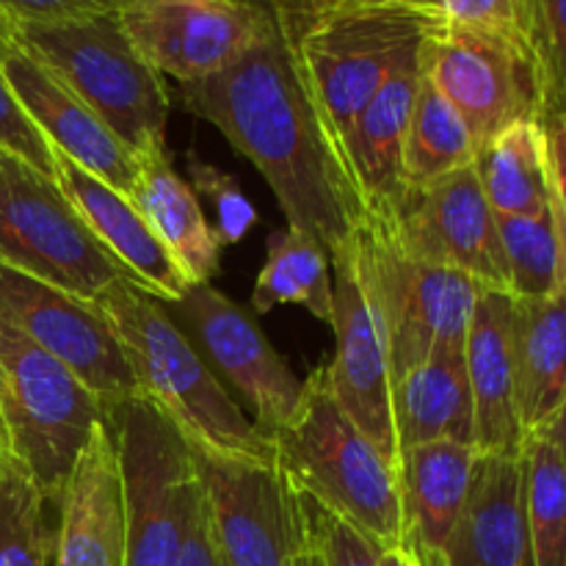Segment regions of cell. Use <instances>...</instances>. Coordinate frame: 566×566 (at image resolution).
Returning <instances> with one entry per match:
<instances>
[{
    "label": "cell",
    "mask_w": 566,
    "mask_h": 566,
    "mask_svg": "<svg viewBox=\"0 0 566 566\" xmlns=\"http://www.w3.org/2000/svg\"><path fill=\"white\" fill-rule=\"evenodd\" d=\"M475 412V448L481 453H517L525 446L514 359V296L484 287L464 340Z\"/></svg>",
    "instance_id": "obj_21"
},
{
    "label": "cell",
    "mask_w": 566,
    "mask_h": 566,
    "mask_svg": "<svg viewBox=\"0 0 566 566\" xmlns=\"http://www.w3.org/2000/svg\"><path fill=\"white\" fill-rule=\"evenodd\" d=\"M357 260L385 332L392 381L437 348H464L484 291L473 276L409 254L376 213H368L357 232Z\"/></svg>",
    "instance_id": "obj_7"
},
{
    "label": "cell",
    "mask_w": 566,
    "mask_h": 566,
    "mask_svg": "<svg viewBox=\"0 0 566 566\" xmlns=\"http://www.w3.org/2000/svg\"><path fill=\"white\" fill-rule=\"evenodd\" d=\"M531 36L545 70L551 105L566 108V0H531Z\"/></svg>",
    "instance_id": "obj_35"
},
{
    "label": "cell",
    "mask_w": 566,
    "mask_h": 566,
    "mask_svg": "<svg viewBox=\"0 0 566 566\" xmlns=\"http://www.w3.org/2000/svg\"><path fill=\"white\" fill-rule=\"evenodd\" d=\"M335 276V357L324 365L326 379L340 407L368 440L398 468V442L392 429V370L385 332L376 315L357 260V238L332 254Z\"/></svg>",
    "instance_id": "obj_16"
},
{
    "label": "cell",
    "mask_w": 566,
    "mask_h": 566,
    "mask_svg": "<svg viewBox=\"0 0 566 566\" xmlns=\"http://www.w3.org/2000/svg\"><path fill=\"white\" fill-rule=\"evenodd\" d=\"M376 216L423 263L462 271L481 287L509 291L497 213L484 197L473 164L431 186L403 188L401 197Z\"/></svg>",
    "instance_id": "obj_15"
},
{
    "label": "cell",
    "mask_w": 566,
    "mask_h": 566,
    "mask_svg": "<svg viewBox=\"0 0 566 566\" xmlns=\"http://www.w3.org/2000/svg\"><path fill=\"white\" fill-rule=\"evenodd\" d=\"M138 213L149 221L191 282H210L221 269V243L193 188L175 171L169 149L138 155V180L130 191Z\"/></svg>",
    "instance_id": "obj_25"
},
{
    "label": "cell",
    "mask_w": 566,
    "mask_h": 566,
    "mask_svg": "<svg viewBox=\"0 0 566 566\" xmlns=\"http://www.w3.org/2000/svg\"><path fill=\"white\" fill-rule=\"evenodd\" d=\"M481 451L464 442H426L401 451L407 545L426 566L440 562L442 547L462 514Z\"/></svg>",
    "instance_id": "obj_22"
},
{
    "label": "cell",
    "mask_w": 566,
    "mask_h": 566,
    "mask_svg": "<svg viewBox=\"0 0 566 566\" xmlns=\"http://www.w3.org/2000/svg\"><path fill=\"white\" fill-rule=\"evenodd\" d=\"M182 103L258 166L291 230L329 258L357 238L368 213L280 25L224 72L186 83Z\"/></svg>",
    "instance_id": "obj_1"
},
{
    "label": "cell",
    "mask_w": 566,
    "mask_h": 566,
    "mask_svg": "<svg viewBox=\"0 0 566 566\" xmlns=\"http://www.w3.org/2000/svg\"><path fill=\"white\" fill-rule=\"evenodd\" d=\"M55 182L92 235L130 271L138 285L166 304L186 296L193 282L125 193L61 153H55Z\"/></svg>",
    "instance_id": "obj_20"
},
{
    "label": "cell",
    "mask_w": 566,
    "mask_h": 566,
    "mask_svg": "<svg viewBox=\"0 0 566 566\" xmlns=\"http://www.w3.org/2000/svg\"><path fill=\"white\" fill-rule=\"evenodd\" d=\"M431 566H442V564H440V562H434V564H431Z\"/></svg>",
    "instance_id": "obj_46"
},
{
    "label": "cell",
    "mask_w": 566,
    "mask_h": 566,
    "mask_svg": "<svg viewBox=\"0 0 566 566\" xmlns=\"http://www.w3.org/2000/svg\"><path fill=\"white\" fill-rule=\"evenodd\" d=\"M0 321L66 365L108 415L142 396L114 326L94 302L0 263Z\"/></svg>",
    "instance_id": "obj_13"
},
{
    "label": "cell",
    "mask_w": 566,
    "mask_h": 566,
    "mask_svg": "<svg viewBox=\"0 0 566 566\" xmlns=\"http://www.w3.org/2000/svg\"><path fill=\"white\" fill-rule=\"evenodd\" d=\"M6 31L77 94L133 155L166 147L169 92L144 61L119 14L70 22H11Z\"/></svg>",
    "instance_id": "obj_4"
},
{
    "label": "cell",
    "mask_w": 566,
    "mask_h": 566,
    "mask_svg": "<svg viewBox=\"0 0 566 566\" xmlns=\"http://www.w3.org/2000/svg\"><path fill=\"white\" fill-rule=\"evenodd\" d=\"M392 429L398 453L426 442L475 446L473 392L464 348H437L392 381Z\"/></svg>",
    "instance_id": "obj_24"
},
{
    "label": "cell",
    "mask_w": 566,
    "mask_h": 566,
    "mask_svg": "<svg viewBox=\"0 0 566 566\" xmlns=\"http://www.w3.org/2000/svg\"><path fill=\"white\" fill-rule=\"evenodd\" d=\"M520 423L534 437L556 418L566 392V285L542 298H514Z\"/></svg>",
    "instance_id": "obj_26"
},
{
    "label": "cell",
    "mask_w": 566,
    "mask_h": 566,
    "mask_svg": "<svg viewBox=\"0 0 566 566\" xmlns=\"http://www.w3.org/2000/svg\"><path fill=\"white\" fill-rule=\"evenodd\" d=\"M547 153V186H551V216L556 224L562 285H566V108L551 105L539 119Z\"/></svg>",
    "instance_id": "obj_37"
},
{
    "label": "cell",
    "mask_w": 566,
    "mask_h": 566,
    "mask_svg": "<svg viewBox=\"0 0 566 566\" xmlns=\"http://www.w3.org/2000/svg\"><path fill=\"white\" fill-rule=\"evenodd\" d=\"M0 66L28 119L39 127L53 153L75 160L94 177L130 197L138 180V158L111 127L66 88L42 61L33 59L0 22Z\"/></svg>",
    "instance_id": "obj_17"
},
{
    "label": "cell",
    "mask_w": 566,
    "mask_h": 566,
    "mask_svg": "<svg viewBox=\"0 0 566 566\" xmlns=\"http://www.w3.org/2000/svg\"><path fill=\"white\" fill-rule=\"evenodd\" d=\"M186 442L227 564L293 566L310 542V520L302 492L280 462Z\"/></svg>",
    "instance_id": "obj_11"
},
{
    "label": "cell",
    "mask_w": 566,
    "mask_h": 566,
    "mask_svg": "<svg viewBox=\"0 0 566 566\" xmlns=\"http://www.w3.org/2000/svg\"><path fill=\"white\" fill-rule=\"evenodd\" d=\"M379 566H426L415 556L409 547H390V551H381Z\"/></svg>",
    "instance_id": "obj_43"
},
{
    "label": "cell",
    "mask_w": 566,
    "mask_h": 566,
    "mask_svg": "<svg viewBox=\"0 0 566 566\" xmlns=\"http://www.w3.org/2000/svg\"><path fill=\"white\" fill-rule=\"evenodd\" d=\"M293 566H324V558H321V553H318V547H315L313 536H310L307 545L298 551V556L293 558Z\"/></svg>",
    "instance_id": "obj_44"
},
{
    "label": "cell",
    "mask_w": 566,
    "mask_h": 566,
    "mask_svg": "<svg viewBox=\"0 0 566 566\" xmlns=\"http://www.w3.org/2000/svg\"><path fill=\"white\" fill-rule=\"evenodd\" d=\"M420 55L396 72L374 94L343 138L348 171L357 186L365 213L387 210L403 193V142L409 114L420 86Z\"/></svg>",
    "instance_id": "obj_23"
},
{
    "label": "cell",
    "mask_w": 566,
    "mask_h": 566,
    "mask_svg": "<svg viewBox=\"0 0 566 566\" xmlns=\"http://www.w3.org/2000/svg\"><path fill=\"white\" fill-rule=\"evenodd\" d=\"M0 263L83 302L130 271L92 235L53 177L0 153Z\"/></svg>",
    "instance_id": "obj_9"
},
{
    "label": "cell",
    "mask_w": 566,
    "mask_h": 566,
    "mask_svg": "<svg viewBox=\"0 0 566 566\" xmlns=\"http://www.w3.org/2000/svg\"><path fill=\"white\" fill-rule=\"evenodd\" d=\"M119 20L144 61L180 86L224 72L276 28L258 0H130Z\"/></svg>",
    "instance_id": "obj_14"
},
{
    "label": "cell",
    "mask_w": 566,
    "mask_h": 566,
    "mask_svg": "<svg viewBox=\"0 0 566 566\" xmlns=\"http://www.w3.org/2000/svg\"><path fill=\"white\" fill-rule=\"evenodd\" d=\"M108 409L44 348L0 321V453L61 501L88 431Z\"/></svg>",
    "instance_id": "obj_6"
},
{
    "label": "cell",
    "mask_w": 566,
    "mask_h": 566,
    "mask_svg": "<svg viewBox=\"0 0 566 566\" xmlns=\"http://www.w3.org/2000/svg\"><path fill=\"white\" fill-rule=\"evenodd\" d=\"M509 293L514 298H542L562 287V260L551 210L536 216H497Z\"/></svg>",
    "instance_id": "obj_32"
},
{
    "label": "cell",
    "mask_w": 566,
    "mask_h": 566,
    "mask_svg": "<svg viewBox=\"0 0 566 566\" xmlns=\"http://www.w3.org/2000/svg\"><path fill=\"white\" fill-rule=\"evenodd\" d=\"M127 514L119 453L108 420L88 431L59 501L53 566H125Z\"/></svg>",
    "instance_id": "obj_18"
},
{
    "label": "cell",
    "mask_w": 566,
    "mask_h": 566,
    "mask_svg": "<svg viewBox=\"0 0 566 566\" xmlns=\"http://www.w3.org/2000/svg\"><path fill=\"white\" fill-rule=\"evenodd\" d=\"M59 542V501L0 453V566H50Z\"/></svg>",
    "instance_id": "obj_30"
},
{
    "label": "cell",
    "mask_w": 566,
    "mask_h": 566,
    "mask_svg": "<svg viewBox=\"0 0 566 566\" xmlns=\"http://www.w3.org/2000/svg\"><path fill=\"white\" fill-rule=\"evenodd\" d=\"M420 3H426V6H437V9H440V0H420Z\"/></svg>",
    "instance_id": "obj_45"
},
{
    "label": "cell",
    "mask_w": 566,
    "mask_h": 566,
    "mask_svg": "<svg viewBox=\"0 0 566 566\" xmlns=\"http://www.w3.org/2000/svg\"><path fill=\"white\" fill-rule=\"evenodd\" d=\"M99 310L114 326L142 396L169 415L186 440L232 457L276 462L271 437L247 418L166 302L136 280H122L97 298Z\"/></svg>",
    "instance_id": "obj_2"
},
{
    "label": "cell",
    "mask_w": 566,
    "mask_h": 566,
    "mask_svg": "<svg viewBox=\"0 0 566 566\" xmlns=\"http://www.w3.org/2000/svg\"><path fill=\"white\" fill-rule=\"evenodd\" d=\"M274 448L304 497L357 525L381 551L407 545L401 473L340 407L324 365L304 379L302 403Z\"/></svg>",
    "instance_id": "obj_3"
},
{
    "label": "cell",
    "mask_w": 566,
    "mask_h": 566,
    "mask_svg": "<svg viewBox=\"0 0 566 566\" xmlns=\"http://www.w3.org/2000/svg\"><path fill=\"white\" fill-rule=\"evenodd\" d=\"M539 437H545V440L556 448L558 457H562L566 464V392H564V401H562V407H558L556 418H553L551 423L539 431Z\"/></svg>",
    "instance_id": "obj_42"
},
{
    "label": "cell",
    "mask_w": 566,
    "mask_h": 566,
    "mask_svg": "<svg viewBox=\"0 0 566 566\" xmlns=\"http://www.w3.org/2000/svg\"><path fill=\"white\" fill-rule=\"evenodd\" d=\"M442 20L437 6L374 3L321 17L293 36L282 33L340 147L352 122L401 66L418 59Z\"/></svg>",
    "instance_id": "obj_5"
},
{
    "label": "cell",
    "mask_w": 566,
    "mask_h": 566,
    "mask_svg": "<svg viewBox=\"0 0 566 566\" xmlns=\"http://www.w3.org/2000/svg\"><path fill=\"white\" fill-rule=\"evenodd\" d=\"M475 138L440 88L420 75L403 142V182L423 188L475 160Z\"/></svg>",
    "instance_id": "obj_29"
},
{
    "label": "cell",
    "mask_w": 566,
    "mask_h": 566,
    "mask_svg": "<svg viewBox=\"0 0 566 566\" xmlns=\"http://www.w3.org/2000/svg\"><path fill=\"white\" fill-rule=\"evenodd\" d=\"M127 3L130 0H0V14L11 22H70L119 14Z\"/></svg>",
    "instance_id": "obj_39"
},
{
    "label": "cell",
    "mask_w": 566,
    "mask_h": 566,
    "mask_svg": "<svg viewBox=\"0 0 566 566\" xmlns=\"http://www.w3.org/2000/svg\"><path fill=\"white\" fill-rule=\"evenodd\" d=\"M420 70L468 122L475 147L551 108L539 53L514 33L446 17L420 48Z\"/></svg>",
    "instance_id": "obj_10"
},
{
    "label": "cell",
    "mask_w": 566,
    "mask_h": 566,
    "mask_svg": "<svg viewBox=\"0 0 566 566\" xmlns=\"http://www.w3.org/2000/svg\"><path fill=\"white\" fill-rule=\"evenodd\" d=\"M0 153H9L20 158L22 164L33 166L42 175L55 180V153L48 138L39 133V127L28 119L20 99L11 92L9 81L0 66Z\"/></svg>",
    "instance_id": "obj_36"
},
{
    "label": "cell",
    "mask_w": 566,
    "mask_h": 566,
    "mask_svg": "<svg viewBox=\"0 0 566 566\" xmlns=\"http://www.w3.org/2000/svg\"><path fill=\"white\" fill-rule=\"evenodd\" d=\"M484 197L497 216H536L551 210L547 153L539 122H517L475 153Z\"/></svg>",
    "instance_id": "obj_27"
},
{
    "label": "cell",
    "mask_w": 566,
    "mask_h": 566,
    "mask_svg": "<svg viewBox=\"0 0 566 566\" xmlns=\"http://www.w3.org/2000/svg\"><path fill=\"white\" fill-rule=\"evenodd\" d=\"M440 9L451 22L514 33L534 44L531 0H440Z\"/></svg>",
    "instance_id": "obj_38"
},
{
    "label": "cell",
    "mask_w": 566,
    "mask_h": 566,
    "mask_svg": "<svg viewBox=\"0 0 566 566\" xmlns=\"http://www.w3.org/2000/svg\"><path fill=\"white\" fill-rule=\"evenodd\" d=\"M177 566H230L224 558V551H221L219 545V536H216L213 517H210L202 486H199V497L197 503H193L191 520H188L186 539H182Z\"/></svg>",
    "instance_id": "obj_41"
},
{
    "label": "cell",
    "mask_w": 566,
    "mask_h": 566,
    "mask_svg": "<svg viewBox=\"0 0 566 566\" xmlns=\"http://www.w3.org/2000/svg\"><path fill=\"white\" fill-rule=\"evenodd\" d=\"M125 486V566H177L199 475L169 415L138 396L108 415Z\"/></svg>",
    "instance_id": "obj_8"
},
{
    "label": "cell",
    "mask_w": 566,
    "mask_h": 566,
    "mask_svg": "<svg viewBox=\"0 0 566 566\" xmlns=\"http://www.w3.org/2000/svg\"><path fill=\"white\" fill-rule=\"evenodd\" d=\"M260 6L274 14L276 25L285 36H293L302 28L313 25L321 17H329L335 11L357 9V6H374V3H420V0H258Z\"/></svg>",
    "instance_id": "obj_40"
},
{
    "label": "cell",
    "mask_w": 566,
    "mask_h": 566,
    "mask_svg": "<svg viewBox=\"0 0 566 566\" xmlns=\"http://www.w3.org/2000/svg\"><path fill=\"white\" fill-rule=\"evenodd\" d=\"M304 503H307L310 536L324 558V566H379L381 547L370 536H365L357 525L324 509L321 503L310 501V497H304Z\"/></svg>",
    "instance_id": "obj_34"
},
{
    "label": "cell",
    "mask_w": 566,
    "mask_h": 566,
    "mask_svg": "<svg viewBox=\"0 0 566 566\" xmlns=\"http://www.w3.org/2000/svg\"><path fill=\"white\" fill-rule=\"evenodd\" d=\"M525 512L536 566H566V464L545 437H525Z\"/></svg>",
    "instance_id": "obj_31"
},
{
    "label": "cell",
    "mask_w": 566,
    "mask_h": 566,
    "mask_svg": "<svg viewBox=\"0 0 566 566\" xmlns=\"http://www.w3.org/2000/svg\"><path fill=\"white\" fill-rule=\"evenodd\" d=\"M442 566H536L525 512L523 451L481 453Z\"/></svg>",
    "instance_id": "obj_19"
},
{
    "label": "cell",
    "mask_w": 566,
    "mask_h": 566,
    "mask_svg": "<svg viewBox=\"0 0 566 566\" xmlns=\"http://www.w3.org/2000/svg\"><path fill=\"white\" fill-rule=\"evenodd\" d=\"M171 318L213 368L235 401L252 412L254 426L274 440L276 431L296 415L304 381L280 357L254 313L232 302L210 282H193Z\"/></svg>",
    "instance_id": "obj_12"
},
{
    "label": "cell",
    "mask_w": 566,
    "mask_h": 566,
    "mask_svg": "<svg viewBox=\"0 0 566 566\" xmlns=\"http://www.w3.org/2000/svg\"><path fill=\"white\" fill-rule=\"evenodd\" d=\"M188 175H191L193 193H197L199 202H208V208L213 210V224L210 227H213L219 243H224V247L241 243L258 224V210H254L252 199L247 197L238 177L219 169L216 164H208V160L193 158V155L188 160Z\"/></svg>",
    "instance_id": "obj_33"
},
{
    "label": "cell",
    "mask_w": 566,
    "mask_h": 566,
    "mask_svg": "<svg viewBox=\"0 0 566 566\" xmlns=\"http://www.w3.org/2000/svg\"><path fill=\"white\" fill-rule=\"evenodd\" d=\"M280 304H298L318 321L332 324L335 276L329 252L291 227L271 232L265 265L252 291V310L258 315L271 313Z\"/></svg>",
    "instance_id": "obj_28"
}]
</instances>
